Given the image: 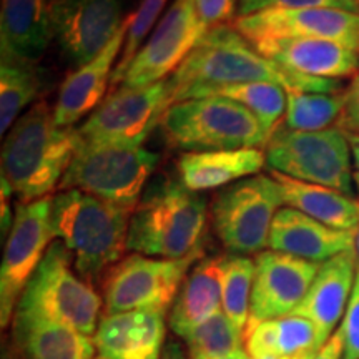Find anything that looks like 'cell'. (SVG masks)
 <instances>
[{
  "instance_id": "obj_1",
  "label": "cell",
  "mask_w": 359,
  "mask_h": 359,
  "mask_svg": "<svg viewBox=\"0 0 359 359\" xmlns=\"http://www.w3.org/2000/svg\"><path fill=\"white\" fill-rule=\"evenodd\" d=\"M250 82L278 83L286 92L343 93L339 80L308 77L285 69L259 53L235 25L223 24L210 29L168 77V107L190 100L205 88Z\"/></svg>"
},
{
  "instance_id": "obj_2",
  "label": "cell",
  "mask_w": 359,
  "mask_h": 359,
  "mask_svg": "<svg viewBox=\"0 0 359 359\" xmlns=\"http://www.w3.org/2000/svg\"><path fill=\"white\" fill-rule=\"evenodd\" d=\"M79 145V130L58 127L53 107L43 100L30 107L2 145V177L19 203L48 198L58 190Z\"/></svg>"
},
{
  "instance_id": "obj_3",
  "label": "cell",
  "mask_w": 359,
  "mask_h": 359,
  "mask_svg": "<svg viewBox=\"0 0 359 359\" xmlns=\"http://www.w3.org/2000/svg\"><path fill=\"white\" fill-rule=\"evenodd\" d=\"M132 213L133 210L80 190L58 191L53 196V235L72 253L80 276L97 280L123 258Z\"/></svg>"
},
{
  "instance_id": "obj_4",
  "label": "cell",
  "mask_w": 359,
  "mask_h": 359,
  "mask_svg": "<svg viewBox=\"0 0 359 359\" xmlns=\"http://www.w3.org/2000/svg\"><path fill=\"white\" fill-rule=\"evenodd\" d=\"M206 200L180 180H163L133 210L128 250L151 258L182 259L203 251Z\"/></svg>"
},
{
  "instance_id": "obj_5",
  "label": "cell",
  "mask_w": 359,
  "mask_h": 359,
  "mask_svg": "<svg viewBox=\"0 0 359 359\" xmlns=\"http://www.w3.org/2000/svg\"><path fill=\"white\" fill-rule=\"evenodd\" d=\"M160 130L173 150L185 154L263 148L269 140L257 116L240 103L223 97L175 103L161 116Z\"/></svg>"
},
{
  "instance_id": "obj_6",
  "label": "cell",
  "mask_w": 359,
  "mask_h": 359,
  "mask_svg": "<svg viewBox=\"0 0 359 359\" xmlns=\"http://www.w3.org/2000/svg\"><path fill=\"white\" fill-rule=\"evenodd\" d=\"M158 163L160 155L143 145L80 142L58 191L80 190L135 210Z\"/></svg>"
},
{
  "instance_id": "obj_7",
  "label": "cell",
  "mask_w": 359,
  "mask_h": 359,
  "mask_svg": "<svg viewBox=\"0 0 359 359\" xmlns=\"http://www.w3.org/2000/svg\"><path fill=\"white\" fill-rule=\"evenodd\" d=\"M100 311V296L79 275L67 246L53 241L22 293L15 314L43 318L92 336Z\"/></svg>"
},
{
  "instance_id": "obj_8",
  "label": "cell",
  "mask_w": 359,
  "mask_h": 359,
  "mask_svg": "<svg viewBox=\"0 0 359 359\" xmlns=\"http://www.w3.org/2000/svg\"><path fill=\"white\" fill-rule=\"evenodd\" d=\"M266 167L299 182L353 195L351 147L339 127L299 132L280 125L264 147Z\"/></svg>"
},
{
  "instance_id": "obj_9",
  "label": "cell",
  "mask_w": 359,
  "mask_h": 359,
  "mask_svg": "<svg viewBox=\"0 0 359 359\" xmlns=\"http://www.w3.org/2000/svg\"><path fill=\"white\" fill-rule=\"evenodd\" d=\"M283 206L280 187L268 175H255L222 188L212 205V222L231 255L262 253Z\"/></svg>"
},
{
  "instance_id": "obj_10",
  "label": "cell",
  "mask_w": 359,
  "mask_h": 359,
  "mask_svg": "<svg viewBox=\"0 0 359 359\" xmlns=\"http://www.w3.org/2000/svg\"><path fill=\"white\" fill-rule=\"evenodd\" d=\"M200 253L182 259L151 258L140 253L123 257L103 275L105 314L128 311L167 313Z\"/></svg>"
},
{
  "instance_id": "obj_11",
  "label": "cell",
  "mask_w": 359,
  "mask_h": 359,
  "mask_svg": "<svg viewBox=\"0 0 359 359\" xmlns=\"http://www.w3.org/2000/svg\"><path fill=\"white\" fill-rule=\"evenodd\" d=\"M52 196L19 203L8 231L0 266V323L6 327L15 314L20 296L53 243Z\"/></svg>"
},
{
  "instance_id": "obj_12",
  "label": "cell",
  "mask_w": 359,
  "mask_h": 359,
  "mask_svg": "<svg viewBox=\"0 0 359 359\" xmlns=\"http://www.w3.org/2000/svg\"><path fill=\"white\" fill-rule=\"evenodd\" d=\"M167 109L168 79L147 87L120 85L77 128L80 142L143 145Z\"/></svg>"
},
{
  "instance_id": "obj_13",
  "label": "cell",
  "mask_w": 359,
  "mask_h": 359,
  "mask_svg": "<svg viewBox=\"0 0 359 359\" xmlns=\"http://www.w3.org/2000/svg\"><path fill=\"white\" fill-rule=\"evenodd\" d=\"M205 34L193 0H175L133 57L122 85L147 87L172 77Z\"/></svg>"
},
{
  "instance_id": "obj_14",
  "label": "cell",
  "mask_w": 359,
  "mask_h": 359,
  "mask_svg": "<svg viewBox=\"0 0 359 359\" xmlns=\"http://www.w3.org/2000/svg\"><path fill=\"white\" fill-rule=\"evenodd\" d=\"M53 37L75 69L93 60L123 25L122 0H55Z\"/></svg>"
},
{
  "instance_id": "obj_15",
  "label": "cell",
  "mask_w": 359,
  "mask_h": 359,
  "mask_svg": "<svg viewBox=\"0 0 359 359\" xmlns=\"http://www.w3.org/2000/svg\"><path fill=\"white\" fill-rule=\"evenodd\" d=\"M235 29L250 42L264 39H325L359 52V13L338 8H271L238 17Z\"/></svg>"
},
{
  "instance_id": "obj_16",
  "label": "cell",
  "mask_w": 359,
  "mask_h": 359,
  "mask_svg": "<svg viewBox=\"0 0 359 359\" xmlns=\"http://www.w3.org/2000/svg\"><path fill=\"white\" fill-rule=\"evenodd\" d=\"M255 266L246 327L293 313L311 288L321 263L269 250L258 253Z\"/></svg>"
},
{
  "instance_id": "obj_17",
  "label": "cell",
  "mask_w": 359,
  "mask_h": 359,
  "mask_svg": "<svg viewBox=\"0 0 359 359\" xmlns=\"http://www.w3.org/2000/svg\"><path fill=\"white\" fill-rule=\"evenodd\" d=\"M130 25V13L123 25L98 55L64 80L53 105V118L62 128H72L85 115H90L109 95L114 70L122 55Z\"/></svg>"
},
{
  "instance_id": "obj_18",
  "label": "cell",
  "mask_w": 359,
  "mask_h": 359,
  "mask_svg": "<svg viewBox=\"0 0 359 359\" xmlns=\"http://www.w3.org/2000/svg\"><path fill=\"white\" fill-rule=\"evenodd\" d=\"M251 43L275 64L308 77L339 80L359 70V52L331 40L291 37Z\"/></svg>"
},
{
  "instance_id": "obj_19",
  "label": "cell",
  "mask_w": 359,
  "mask_h": 359,
  "mask_svg": "<svg viewBox=\"0 0 359 359\" xmlns=\"http://www.w3.org/2000/svg\"><path fill=\"white\" fill-rule=\"evenodd\" d=\"M356 266V248L343 251L321 263L311 288L291 314L306 318L320 330L325 339H330L336 333V326L343 320L351 299L358 275Z\"/></svg>"
},
{
  "instance_id": "obj_20",
  "label": "cell",
  "mask_w": 359,
  "mask_h": 359,
  "mask_svg": "<svg viewBox=\"0 0 359 359\" xmlns=\"http://www.w3.org/2000/svg\"><path fill=\"white\" fill-rule=\"evenodd\" d=\"M268 248L280 253L325 263L336 255L356 248V231L326 226L294 208H280L273 219Z\"/></svg>"
},
{
  "instance_id": "obj_21",
  "label": "cell",
  "mask_w": 359,
  "mask_h": 359,
  "mask_svg": "<svg viewBox=\"0 0 359 359\" xmlns=\"http://www.w3.org/2000/svg\"><path fill=\"white\" fill-rule=\"evenodd\" d=\"M165 334V313L128 311L105 314L93 341L103 359H161Z\"/></svg>"
},
{
  "instance_id": "obj_22",
  "label": "cell",
  "mask_w": 359,
  "mask_h": 359,
  "mask_svg": "<svg viewBox=\"0 0 359 359\" xmlns=\"http://www.w3.org/2000/svg\"><path fill=\"white\" fill-rule=\"evenodd\" d=\"M52 37L50 7H47V0H2V60L35 64Z\"/></svg>"
},
{
  "instance_id": "obj_23",
  "label": "cell",
  "mask_w": 359,
  "mask_h": 359,
  "mask_svg": "<svg viewBox=\"0 0 359 359\" xmlns=\"http://www.w3.org/2000/svg\"><path fill=\"white\" fill-rule=\"evenodd\" d=\"M264 165L266 155L262 148L190 151L180 156L178 175L188 190L201 193L259 175Z\"/></svg>"
},
{
  "instance_id": "obj_24",
  "label": "cell",
  "mask_w": 359,
  "mask_h": 359,
  "mask_svg": "<svg viewBox=\"0 0 359 359\" xmlns=\"http://www.w3.org/2000/svg\"><path fill=\"white\" fill-rule=\"evenodd\" d=\"M326 341L311 321L296 314L245 330L246 353L251 359H311Z\"/></svg>"
},
{
  "instance_id": "obj_25",
  "label": "cell",
  "mask_w": 359,
  "mask_h": 359,
  "mask_svg": "<svg viewBox=\"0 0 359 359\" xmlns=\"http://www.w3.org/2000/svg\"><path fill=\"white\" fill-rule=\"evenodd\" d=\"M223 257L201 258L190 269L170 313V327L185 338L196 326L203 325L222 309Z\"/></svg>"
},
{
  "instance_id": "obj_26",
  "label": "cell",
  "mask_w": 359,
  "mask_h": 359,
  "mask_svg": "<svg viewBox=\"0 0 359 359\" xmlns=\"http://www.w3.org/2000/svg\"><path fill=\"white\" fill-rule=\"evenodd\" d=\"M271 172L273 180L280 187L283 205L311 217L326 226L343 231H358L359 201L333 188L299 182L286 175Z\"/></svg>"
},
{
  "instance_id": "obj_27",
  "label": "cell",
  "mask_w": 359,
  "mask_h": 359,
  "mask_svg": "<svg viewBox=\"0 0 359 359\" xmlns=\"http://www.w3.org/2000/svg\"><path fill=\"white\" fill-rule=\"evenodd\" d=\"M13 333L29 359H93L97 351L92 336L29 314H15Z\"/></svg>"
},
{
  "instance_id": "obj_28",
  "label": "cell",
  "mask_w": 359,
  "mask_h": 359,
  "mask_svg": "<svg viewBox=\"0 0 359 359\" xmlns=\"http://www.w3.org/2000/svg\"><path fill=\"white\" fill-rule=\"evenodd\" d=\"M203 97L230 98L243 105L257 116L268 137H271L280 127L283 116L286 115V103H288L286 90L281 85L271 82H250L205 88L193 98Z\"/></svg>"
},
{
  "instance_id": "obj_29",
  "label": "cell",
  "mask_w": 359,
  "mask_h": 359,
  "mask_svg": "<svg viewBox=\"0 0 359 359\" xmlns=\"http://www.w3.org/2000/svg\"><path fill=\"white\" fill-rule=\"evenodd\" d=\"M42 77L34 62L2 60L0 65V133L6 137L19 115L37 98Z\"/></svg>"
},
{
  "instance_id": "obj_30",
  "label": "cell",
  "mask_w": 359,
  "mask_h": 359,
  "mask_svg": "<svg viewBox=\"0 0 359 359\" xmlns=\"http://www.w3.org/2000/svg\"><path fill=\"white\" fill-rule=\"evenodd\" d=\"M285 127L299 132H321L339 127L346 93H299L286 92ZM334 128V127H333Z\"/></svg>"
},
{
  "instance_id": "obj_31",
  "label": "cell",
  "mask_w": 359,
  "mask_h": 359,
  "mask_svg": "<svg viewBox=\"0 0 359 359\" xmlns=\"http://www.w3.org/2000/svg\"><path fill=\"white\" fill-rule=\"evenodd\" d=\"M255 259L245 255H226L222 263V309L238 330H246L255 281Z\"/></svg>"
},
{
  "instance_id": "obj_32",
  "label": "cell",
  "mask_w": 359,
  "mask_h": 359,
  "mask_svg": "<svg viewBox=\"0 0 359 359\" xmlns=\"http://www.w3.org/2000/svg\"><path fill=\"white\" fill-rule=\"evenodd\" d=\"M183 339L190 358H217L245 349V333L223 311L196 326Z\"/></svg>"
},
{
  "instance_id": "obj_33",
  "label": "cell",
  "mask_w": 359,
  "mask_h": 359,
  "mask_svg": "<svg viewBox=\"0 0 359 359\" xmlns=\"http://www.w3.org/2000/svg\"><path fill=\"white\" fill-rule=\"evenodd\" d=\"M167 2L168 0H142L137 12L130 13L127 39H125L122 55H120L114 70V79H111L110 90L122 85L123 77L125 74H127L130 64H132L133 57L137 55V52L140 50L142 45L145 43L147 37L150 35L151 30L155 29V25L158 24L161 12L167 7Z\"/></svg>"
},
{
  "instance_id": "obj_34",
  "label": "cell",
  "mask_w": 359,
  "mask_h": 359,
  "mask_svg": "<svg viewBox=\"0 0 359 359\" xmlns=\"http://www.w3.org/2000/svg\"><path fill=\"white\" fill-rule=\"evenodd\" d=\"M271 8H338L359 13V0H240L238 17Z\"/></svg>"
},
{
  "instance_id": "obj_35",
  "label": "cell",
  "mask_w": 359,
  "mask_h": 359,
  "mask_svg": "<svg viewBox=\"0 0 359 359\" xmlns=\"http://www.w3.org/2000/svg\"><path fill=\"white\" fill-rule=\"evenodd\" d=\"M338 331L343 338V359H359V273Z\"/></svg>"
},
{
  "instance_id": "obj_36",
  "label": "cell",
  "mask_w": 359,
  "mask_h": 359,
  "mask_svg": "<svg viewBox=\"0 0 359 359\" xmlns=\"http://www.w3.org/2000/svg\"><path fill=\"white\" fill-rule=\"evenodd\" d=\"M240 0H193L196 13L201 25L206 32L213 27L235 22V13L238 12Z\"/></svg>"
},
{
  "instance_id": "obj_37",
  "label": "cell",
  "mask_w": 359,
  "mask_h": 359,
  "mask_svg": "<svg viewBox=\"0 0 359 359\" xmlns=\"http://www.w3.org/2000/svg\"><path fill=\"white\" fill-rule=\"evenodd\" d=\"M344 93H346V103L339 120V128L359 135V74Z\"/></svg>"
},
{
  "instance_id": "obj_38",
  "label": "cell",
  "mask_w": 359,
  "mask_h": 359,
  "mask_svg": "<svg viewBox=\"0 0 359 359\" xmlns=\"http://www.w3.org/2000/svg\"><path fill=\"white\" fill-rule=\"evenodd\" d=\"M12 187L8 185V182L2 177V193H0V219H2V236H6L7 231H11L13 218H15V213L12 215L11 212V196H12Z\"/></svg>"
},
{
  "instance_id": "obj_39",
  "label": "cell",
  "mask_w": 359,
  "mask_h": 359,
  "mask_svg": "<svg viewBox=\"0 0 359 359\" xmlns=\"http://www.w3.org/2000/svg\"><path fill=\"white\" fill-rule=\"evenodd\" d=\"M311 359H343V338L338 330Z\"/></svg>"
},
{
  "instance_id": "obj_40",
  "label": "cell",
  "mask_w": 359,
  "mask_h": 359,
  "mask_svg": "<svg viewBox=\"0 0 359 359\" xmlns=\"http://www.w3.org/2000/svg\"><path fill=\"white\" fill-rule=\"evenodd\" d=\"M161 359H187V358H185V353H183V349L180 348V344L175 343V341H170L168 344H165Z\"/></svg>"
},
{
  "instance_id": "obj_41",
  "label": "cell",
  "mask_w": 359,
  "mask_h": 359,
  "mask_svg": "<svg viewBox=\"0 0 359 359\" xmlns=\"http://www.w3.org/2000/svg\"><path fill=\"white\" fill-rule=\"evenodd\" d=\"M346 133V138L349 142V147H351V154L354 158V165H356L358 172H359V135L358 133H351V132H344Z\"/></svg>"
},
{
  "instance_id": "obj_42",
  "label": "cell",
  "mask_w": 359,
  "mask_h": 359,
  "mask_svg": "<svg viewBox=\"0 0 359 359\" xmlns=\"http://www.w3.org/2000/svg\"><path fill=\"white\" fill-rule=\"evenodd\" d=\"M190 359H251L250 354L246 353V349H240V351L224 354V356H217V358H190Z\"/></svg>"
},
{
  "instance_id": "obj_43",
  "label": "cell",
  "mask_w": 359,
  "mask_h": 359,
  "mask_svg": "<svg viewBox=\"0 0 359 359\" xmlns=\"http://www.w3.org/2000/svg\"><path fill=\"white\" fill-rule=\"evenodd\" d=\"M2 359H22V358L15 351H13V349H7V351L4 353Z\"/></svg>"
},
{
  "instance_id": "obj_44",
  "label": "cell",
  "mask_w": 359,
  "mask_h": 359,
  "mask_svg": "<svg viewBox=\"0 0 359 359\" xmlns=\"http://www.w3.org/2000/svg\"><path fill=\"white\" fill-rule=\"evenodd\" d=\"M356 253H358V273H359V228L356 231Z\"/></svg>"
},
{
  "instance_id": "obj_45",
  "label": "cell",
  "mask_w": 359,
  "mask_h": 359,
  "mask_svg": "<svg viewBox=\"0 0 359 359\" xmlns=\"http://www.w3.org/2000/svg\"><path fill=\"white\" fill-rule=\"evenodd\" d=\"M354 183H356V187H358V190H359V172L354 173Z\"/></svg>"
},
{
  "instance_id": "obj_46",
  "label": "cell",
  "mask_w": 359,
  "mask_h": 359,
  "mask_svg": "<svg viewBox=\"0 0 359 359\" xmlns=\"http://www.w3.org/2000/svg\"><path fill=\"white\" fill-rule=\"evenodd\" d=\"M93 359H103V358H100V356H98V358H93Z\"/></svg>"
}]
</instances>
